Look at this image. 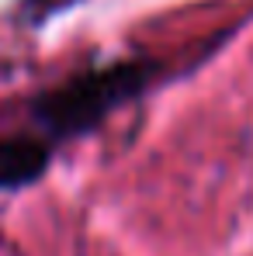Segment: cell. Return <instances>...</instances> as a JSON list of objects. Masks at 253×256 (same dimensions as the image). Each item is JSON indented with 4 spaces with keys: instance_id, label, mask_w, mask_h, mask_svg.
Segmentation results:
<instances>
[{
    "instance_id": "obj_1",
    "label": "cell",
    "mask_w": 253,
    "mask_h": 256,
    "mask_svg": "<svg viewBox=\"0 0 253 256\" xmlns=\"http://www.w3.org/2000/svg\"><path fill=\"white\" fill-rule=\"evenodd\" d=\"M156 59H115L101 66L77 70L63 84L32 94L7 128L28 135L45 152H59L66 142H77L104 125L118 108L132 104L156 76Z\"/></svg>"
}]
</instances>
